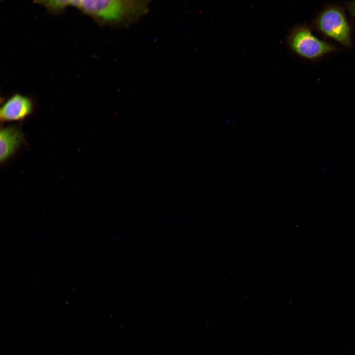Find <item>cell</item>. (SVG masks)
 I'll use <instances>...</instances> for the list:
<instances>
[{
    "instance_id": "cell-1",
    "label": "cell",
    "mask_w": 355,
    "mask_h": 355,
    "mask_svg": "<svg viewBox=\"0 0 355 355\" xmlns=\"http://www.w3.org/2000/svg\"><path fill=\"white\" fill-rule=\"evenodd\" d=\"M149 0H81L83 11L103 20L127 25L147 11Z\"/></svg>"
},
{
    "instance_id": "cell-2",
    "label": "cell",
    "mask_w": 355,
    "mask_h": 355,
    "mask_svg": "<svg viewBox=\"0 0 355 355\" xmlns=\"http://www.w3.org/2000/svg\"><path fill=\"white\" fill-rule=\"evenodd\" d=\"M287 44L294 54L309 60L318 59L336 49L333 45L318 38L305 27L292 31L288 36Z\"/></svg>"
},
{
    "instance_id": "cell-3",
    "label": "cell",
    "mask_w": 355,
    "mask_h": 355,
    "mask_svg": "<svg viewBox=\"0 0 355 355\" xmlns=\"http://www.w3.org/2000/svg\"><path fill=\"white\" fill-rule=\"evenodd\" d=\"M318 27L325 35L346 47L351 45L350 29L342 12L336 8H329L320 15Z\"/></svg>"
},
{
    "instance_id": "cell-4",
    "label": "cell",
    "mask_w": 355,
    "mask_h": 355,
    "mask_svg": "<svg viewBox=\"0 0 355 355\" xmlns=\"http://www.w3.org/2000/svg\"><path fill=\"white\" fill-rule=\"evenodd\" d=\"M34 110L35 104L31 98L16 93L1 105L0 120L1 122L22 121L31 116Z\"/></svg>"
},
{
    "instance_id": "cell-5",
    "label": "cell",
    "mask_w": 355,
    "mask_h": 355,
    "mask_svg": "<svg viewBox=\"0 0 355 355\" xmlns=\"http://www.w3.org/2000/svg\"><path fill=\"white\" fill-rule=\"evenodd\" d=\"M23 140V134L19 128L8 126L2 128L0 133V161L4 162L11 156Z\"/></svg>"
},
{
    "instance_id": "cell-6",
    "label": "cell",
    "mask_w": 355,
    "mask_h": 355,
    "mask_svg": "<svg viewBox=\"0 0 355 355\" xmlns=\"http://www.w3.org/2000/svg\"><path fill=\"white\" fill-rule=\"evenodd\" d=\"M42 3L48 7L53 9H60L63 8L69 3H71V0H39Z\"/></svg>"
},
{
    "instance_id": "cell-7",
    "label": "cell",
    "mask_w": 355,
    "mask_h": 355,
    "mask_svg": "<svg viewBox=\"0 0 355 355\" xmlns=\"http://www.w3.org/2000/svg\"><path fill=\"white\" fill-rule=\"evenodd\" d=\"M351 9H352V12L355 15V2L352 4Z\"/></svg>"
}]
</instances>
